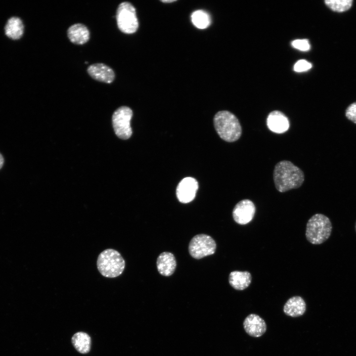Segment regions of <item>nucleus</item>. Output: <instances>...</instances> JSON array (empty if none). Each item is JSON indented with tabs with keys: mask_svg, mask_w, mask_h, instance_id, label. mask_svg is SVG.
Returning a JSON list of instances; mask_svg holds the SVG:
<instances>
[{
	"mask_svg": "<svg viewBox=\"0 0 356 356\" xmlns=\"http://www.w3.org/2000/svg\"><path fill=\"white\" fill-rule=\"evenodd\" d=\"M332 226L330 219L322 214H316L308 221L306 236L312 244H321L326 241L331 234Z\"/></svg>",
	"mask_w": 356,
	"mask_h": 356,
	"instance_id": "obj_4",
	"label": "nucleus"
},
{
	"mask_svg": "<svg viewBox=\"0 0 356 356\" xmlns=\"http://www.w3.org/2000/svg\"><path fill=\"white\" fill-rule=\"evenodd\" d=\"M191 20L194 26L199 29L208 27L211 23L209 15L202 10H198L193 12L191 15Z\"/></svg>",
	"mask_w": 356,
	"mask_h": 356,
	"instance_id": "obj_19",
	"label": "nucleus"
},
{
	"mask_svg": "<svg viewBox=\"0 0 356 356\" xmlns=\"http://www.w3.org/2000/svg\"><path fill=\"white\" fill-rule=\"evenodd\" d=\"M256 207L249 199H243L237 203L232 212V216L236 222L244 225L250 222L254 218Z\"/></svg>",
	"mask_w": 356,
	"mask_h": 356,
	"instance_id": "obj_8",
	"label": "nucleus"
},
{
	"mask_svg": "<svg viewBox=\"0 0 356 356\" xmlns=\"http://www.w3.org/2000/svg\"><path fill=\"white\" fill-rule=\"evenodd\" d=\"M87 72L93 79L105 83H111L114 80L113 70L102 63H97L89 65Z\"/></svg>",
	"mask_w": 356,
	"mask_h": 356,
	"instance_id": "obj_11",
	"label": "nucleus"
},
{
	"mask_svg": "<svg viewBox=\"0 0 356 356\" xmlns=\"http://www.w3.org/2000/svg\"><path fill=\"white\" fill-rule=\"evenodd\" d=\"M119 29L126 34H133L136 31L138 22L135 7L129 2H121L118 6L116 15Z\"/></svg>",
	"mask_w": 356,
	"mask_h": 356,
	"instance_id": "obj_5",
	"label": "nucleus"
},
{
	"mask_svg": "<svg viewBox=\"0 0 356 356\" xmlns=\"http://www.w3.org/2000/svg\"><path fill=\"white\" fill-rule=\"evenodd\" d=\"M198 188V183L195 178H185L179 182L177 187V197L180 202L188 203L194 199Z\"/></svg>",
	"mask_w": 356,
	"mask_h": 356,
	"instance_id": "obj_9",
	"label": "nucleus"
},
{
	"mask_svg": "<svg viewBox=\"0 0 356 356\" xmlns=\"http://www.w3.org/2000/svg\"><path fill=\"white\" fill-rule=\"evenodd\" d=\"M345 116L349 121L356 125V101L348 106L345 109Z\"/></svg>",
	"mask_w": 356,
	"mask_h": 356,
	"instance_id": "obj_21",
	"label": "nucleus"
},
{
	"mask_svg": "<svg viewBox=\"0 0 356 356\" xmlns=\"http://www.w3.org/2000/svg\"><path fill=\"white\" fill-rule=\"evenodd\" d=\"M216 243L209 235L200 234L194 236L190 240L188 250L194 259H200L211 255L216 251Z\"/></svg>",
	"mask_w": 356,
	"mask_h": 356,
	"instance_id": "obj_7",
	"label": "nucleus"
},
{
	"mask_svg": "<svg viewBox=\"0 0 356 356\" xmlns=\"http://www.w3.org/2000/svg\"><path fill=\"white\" fill-rule=\"evenodd\" d=\"M324 2L330 9L338 12L349 10L353 4L352 0H326Z\"/></svg>",
	"mask_w": 356,
	"mask_h": 356,
	"instance_id": "obj_20",
	"label": "nucleus"
},
{
	"mask_svg": "<svg viewBox=\"0 0 356 356\" xmlns=\"http://www.w3.org/2000/svg\"><path fill=\"white\" fill-rule=\"evenodd\" d=\"M292 46L302 51H308L310 49L311 46L308 40L306 39H298L292 42Z\"/></svg>",
	"mask_w": 356,
	"mask_h": 356,
	"instance_id": "obj_22",
	"label": "nucleus"
},
{
	"mask_svg": "<svg viewBox=\"0 0 356 356\" xmlns=\"http://www.w3.org/2000/svg\"><path fill=\"white\" fill-rule=\"evenodd\" d=\"M176 0H161V1L164 2V3H171L173 2Z\"/></svg>",
	"mask_w": 356,
	"mask_h": 356,
	"instance_id": "obj_25",
	"label": "nucleus"
},
{
	"mask_svg": "<svg viewBox=\"0 0 356 356\" xmlns=\"http://www.w3.org/2000/svg\"><path fill=\"white\" fill-rule=\"evenodd\" d=\"M355 230H356V224H355Z\"/></svg>",
	"mask_w": 356,
	"mask_h": 356,
	"instance_id": "obj_26",
	"label": "nucleus"
},
{
	"mask_svg": "<svg viewBox=\"0 0 356 356\" xmlns=\"http://www.w3.org/2000/svg\"><path fill=\"white\" fill-rule=\"evenodd\" d=\"M156 265L158 271L161 275L169 276L174 272L177 262L172 253L164 252L161 253L157 258Z\"/></svg>",
	"mask_w": 356,
	"mask_h": 356,
	"instance_id": "obj_13",
	"label": "nucleus"
},
{
	"mask_svg": "<svg viewBox=\"0 0 356 356\" xmlns=\"http://www.w3.org/2000/svg\"><path fill=\"white\" fill-rule=\"evenodd\" d=\"M245 332L250 336L259 337L267 330L265 321L259 315L251 313L244 319L243 323Z\"/></svg>",
	"mask_w": 356,
	"mask_h": 356,
	"instance_id": "obj_10",
	"label": "nucleus"
},
{
	"mask_svg": "<svg viewBox=\"0 0 356 356\" xmlns=\"http://www.w3.org/2000/svg\"><path fill=\"white\" fill-rule=\"evenodd\" d=\"M251 280V274L247 271H233L229 275L230 285L237 290H243L247 288L250 285Z\"/></svg>",
	"mask_w": 356,
	"mask_h": 356,
	"instance_id": "obj_16",
	"label": "nucleus"
},
{
	"mask_svg": "<svg viewBox=\"0 0 356 356\" xmlns=\"http://www.w3.org/2000/svg\"><path fill=\"white\" fill-rule=\"evenodd\" d=\"M214 124L220 137L227 142L238 140L242 134V128L237 118L232 113L226 111L217 112L214 118Z\"/></svg>",
	"mask_w": 356,
	"mask_h": 356,
	"instance_id": "obj_2",
	"label": "nucleus"
},
{
	"mask_svg": "<svg viewBox=\"0 0 356 356\" xmlns=\"http://www.w3.org/2000/svg\"><path fill=\"white\" fill-rule=\"evenodd\" d=\"M4 29L5 34L8 37L17 40L23 35L24 26L20 19L14 17L8 20Z\"/></svg>",
	"mask_w": 356,
	"mask_h": 356,
	"instance_id": "obj_18",
	"label": "nucleus"
},
{
	"mask_svg": "<svg viewBox=\"0 0 356 356\" xmlns=\"http://www.w3.org/2000/svg\"><path fill=\"white\" fill-rule=\"evenodd\" d=\"M71 342L74 347L80 354H86L90 351L91 338L85 332L79 331L75 333L72 337Z\"/></svg>",
	"mask_w": 356,
	"mask_h": 356,
	"instance_id": "obj_17",
	"label": "nucleus"
},
{
	"mask_svg": "<svg viewBox=\"0 0 356 356\" xmlns=\"http://www.w3.org/2000/svg\"><path fill=\"white\" fill-rule=\"evenodd\" d=\"M306 310V304L300 296H293L289 299L283 307L284 313L293 317L300 316L304 314Z\"/></svg>",
	"mask_w": 356,
	"mask_h": 356,
	"instance_id": "obj_15",
	"label": "nucleus"
},
{
	"mask_svg": "<svg viewBox=\"0 0 356 356\" xmlns=\"http://www.w3.org/2000/svg\"><path fill=\"white\" fill-rule=\"evenodd\" d=\"M312 65L306 60L302 59L298 61L294 66V69L296 72H301L307 71L311 69Z\"/></svg>",
	"mask_w": 356,
	"mask_h": 356,
	"instance_id": "obj_23",
	"label": "nucleus"
},
{
	"mask_svg": "<svg viewBox=\"0 0 356 356\" xmlns=\"http://www.w3.org/2000/svg\"><path fill=\"white\" fill-rule=\"evenodd\" d=\"M96 265L100 274L107 278L120 275L125 269V262L120 253L113 249H107L98 256Z\"/></svg>",
	"mask_w": 356,
	"mask_h": 356,
	"instance_id": "obj_3",
	"label": "nucleus"
},
{
	"mask_svg": "<svg viewBox=\"0 0 356 356\" xmlns=\"http://www.w3.org/2000/svg\"><path fill=\"white\" fill-rule=\"evenodd\" d=\"M273 177L275 186L280 192L299 188L305 179L303 172L287 160L280 161L276 164Z\"/></svg>",
	"mask_w": 356,
	"mask_h": 356,
	"instance_id": "obj_1",
	"label": "nucleus"
},
{
	"mask_svg": "<svg viewBox=\"0 0 356 356\" xmlns=\"http://www.w3.org/2000/svg\"><path fill=\"white\" fill-rule=\"evenodd\" d=\"M67 36L72 43L83 44L89 39L90 33L88 28L83 24L76 23L69 27Z\"/></svg>",
	"mask_w": 356,
	"mask_h": 356,
	"instance_id": "obj_14",
	"label": "nucleus"
},
{
	"mask_svg": "<svg viewBox=\"0 0 356 356\" xmlns=\"http://www.w3.org/2000/svg\"><path fill=\"white\" fill-rule=\"evenodd\" d=\"M267 124L271 131L277 134L284 133L289 128L287 117L282 112L277 110L273 111L268 114Z\"/></svg>",
	"mask_w": 356,
	"mask_h": 356,
	"instance_id": "obj_12",
	"label": "nucleus"
},
{
	"mask_svg": "<svg viewBox=\"0 0 356 356\" xmlns=\"http://www.w3.org/2000/svg\"><path fill=\"white\" fill-rule=\"evenodd\" d=\"M4 158L2 154L0 153V170L4 164Z\"/></svg>",
	"mask_w": 356,
	"mask_h": 356,
	"instance_id": "obj_24",
	"label": "nucleus"
},
{
	"mask_svg": "<svg viewBox=\"0 0 356 356\" xmlns=\"http://www.w3.org/2000/svg\"><path fill=\"white\" fill-rule=\"evenodd\" d=\"M133 116L132 109L128 106H121L112 115V124L116 134L121 139H127L132 134L130 122Z\"/></svg>",
	"mask_w": 356,
	"mask_h": 356,
	"instance_id": "obj_6",
	"label": "nucleus"
}]
</instances>
